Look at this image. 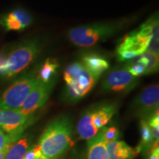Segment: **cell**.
Segmentation results:
<instances>
[{"mask_svg": "<svg viewBox=\"0 0 159 159\" xmlns=\"http://www.w3.org/2000/svg\"><path fill=\"white\" fill-rule=\"evenodd\" d=\"M159 25L158 13L152 16L139 29L126 35L116 48V58L125 61L149 51L158 55Z\"/></svg>", "mask_w": 159, "mask_h": 159, "instance_id": "6da1fadb", "label": "cell"}, {"mask_svg": "<svg viewBox=\"0 0 159 159\" xmlns=\"http://www.w3.org/2000/svg\"><path fill=\"white\" fill-rule=\"evenodd\" d=\"M74 144L70 120L67 116H60L45 129L38 145L46 158L56 159L70 150Z\"/></svg>", "mask_w": 159, "mask_h": 159, "instance_id": "7a4b0ae2", "label": "cell"}, {"mask_svg": "<svg viewBox=\"0 0 159 159\" xmlns=\"http://www.w3.org/2000/svg\"><path fill=\"white\" fill-rule=\"evenodd\" d=\"M63 79L66 83L64 97L71 102L78 101L89 94L97 81L79 62L71 63L66 68Z\"/></svg>", "mask_w": 159, "mask_h": 159, "instance_id": "3957f363", "label": "cell"}, {"mask_svg": "<svg viewBox=\"0 0 159 159\" xmlns=\"http://www.w3.org/2000/svg\"><path fill=\"white\" fill-rule=\"evenodd\" d=\"M120 27L116 24H91L71 29L69 32V38L75 45L89 47L116 34Z\"/></svg>", "mask_w": 159, "mask_h": 159, "instance_id": "277c9868", "label": "cell"}, {"mask_svg": "<svg viewBox=\"0 0 159 159\" xmlns=\"http://www.w3.org/2000/svg\"><path fill=\"white\" fill-rule=\"evenodd\" d=\"M37 82V75L34 72L20 77L0 96V109L19 110Z\"/></svg>", "mask_w": 159, "mask_h": 159, "instance_id": "5b68a950", "label": "cell"}, {"mask_svg": "<svg viewBox=\"0 0 159 159\" xmlns=\"http://www.w3.org/2000/svg\"><path fill=\"white\" fill-rule=\"evenodd\" d=\"M40 52L39 43L35 41H27L13 49L6 59V77L19 74L33 62Z\"/></svg>", "mask_w": 159, "mask_h": 159, "instance_id": "8992f818", "label": "cell"}, {"mask_svg": "<svg viewBox=\"0 0 159 159\" xmlns=\"http://www.w3.org/2000/svg\"><path fill=\"white\" fill-rule=\"evenodd\" d=\"M159 87L152 85L145 88L133 102V110L137 116L147 119L158 110Z\"/></svg>", "mask_w": 159, "mask_h": 159, "instance_id": "52a82bcc", "label": "cell"}, {"mask_svg": "<svg viewBox=\"0 0 159 159\" xmlns=\"http://www.w3.org/2000/svg\"><path fill=\"white\" fill-rule=\"evenodd\" d=\"M138 84L137 77L133 76L125 68L115 69L107 75L102 88L109 92L128 93Z\"/></svg>", "mask_w": 159, "mask_h": 159, "instance_id": "ba28073f", "label": "cell"}, {"mask_svg": "<svg viewBox=\"0 0 159 159\" xmlns=\"http://www.w3.org/2000/svg\"><path fill=\"white\" fill-rule=\"evenodd\" d=\"M55 82V80L46 83L38 80L34 89L25 99L21 108L17 111L26 116H30L33 113L45 104L50 95Z\"/></svg>", "mask_w": 159, "mask_h": 159, "instance_id": "9c48e42d", "label": "cell"}, {"mask_svg": "<svg viewBox=\"0 0 159 159\" xmlns=\"http://www.w3.org/2000/svg\"><path fill=\"white\" fill-rule=\"evenodd\" d=\"M30 122V116H26L19 111L0 109V128L15 140Z\"/></svg>", "mask_w": 159, "mask_h": 159, "instance_id": "30bf717a", "label": "cell"}, {"mask_svg": "<svg viewBox=\"0 0 159 159\" xmlns=\"http://www.w3.org/2000/svg\"><path fill=\"white\" fill-rule=\"evenodd\" d=\"M116 108L115 105L107 104L91 109L87 112L91 124L97 130H99L110 122L116 114Z\"/></svg>", "mask_w": 159, "mask_h": 159, "instance_id": "8fae6325", "label": "cell"}, {"mask_svg": "<svg viewBox=\"0 0 159 159\" xmlns=\"http://www.w3.org/2000/svg\"><path fill=\"white\" fill-rule=\"evenodd\" d=\"M31 22V16L21 9L14 10L2 20V25L7 30H21L28 27Z\"/></svg>", "mask_w": 159, "mask_h": 159, "instance_id": "7c38bea8", "label": "cell"}, {"mask_svg": "<svg viewBox=\"0 0 159 159\" xmlns=\"http://www.w3.org/2000/svg\"><path fill=\"white\" fill-rule=\"evenodd\" d=\"M81 63L97 80L109 68L108 61L102 55L95 53L83 56Z\"/></svg>", "mask_w": 159, "mask_h": 159, "instance_id": "4fadbf2b", "label": "cell"}, {"mask_svg": "<svg viewBox=\"0 0 159 159\" xmlns=\"http://www.w3.org/2000/svg\"><path fill=\"white\" fill-rule=\"evenodd\" d=\"M106 147L109 159H134L142 151L139 146L132 148L123 141L108 143Z\"/></svg>", "mask_w": 159, "mask_h": 159, "instance_id": "5bb4252c", "label": "cell"}, {"mask_svg": "<svg viewBox=\"0 0 159 159\" xmlns=\"http://www.w3.org/2000/svg\"><path fill=\"white\" fill-rule=\"evenodd\" d=\"M87 159H109L106 144L99 133L87 142Z\"/></svg>", "mask_w": 159, "mask_h": 159, "instance_id": "9a60e30c", "label": "cell"}, {"mask_svg": "<svg viewBox=\"0 0 159 159\" xmlns=\"http://www.w3.org/2000/svg\"><path fill=\"white\" fill-rule=\"evenodd\" d=\"M59 63L56 59L48 58L46 60L37 75L38 80L43 83H49L55 80V75Z\"/></svg>", "mask_w": 159, "mask_h": 159, "instance_id": "2e32d148", "label": "cell"}, {"mask_svg": "<svg viewBox=\"0 0 159 159\" xmlns=\"http://www.w3.org/2000/svg\"><path fill=\"white\" fill-rule=\"evenodd\" d=\"M135 59L145 69V75H150L158 70V55L149 51L135 57Z\"/></svg>", "mask_w": 159, "mask_h": 159, "instance_id": "e0dca14e", "label": "cell"}, {"mask_svg": "<svg viewBox=\"0 0 159 159\" xmlns=\"http://www.w3.org/2000/svg\"><path fill=\"white\" fill-rule=\"evenodd\" d=\"M77 131L81 139L89 140L98 134L99 130L93 126L89 118L88 112H85L77 123Z\"/></svg>", "mask_w": 159, "mask_h": 159, "instance_id": "ac0fdd59", "label": "cell"}, {"mask_svg": "<svg viewBox=\"0 0 159 159\" xmlns=\"http://www.w3.org/2000/svg\"><path fill=\"white\" fill-rule=\"evenodd\" d=\"M30 148L27 138L19 139L17 142H13L9 147L5 159H22Z\"/></svg>", "mask_w": 159, "mask_h": 159, "instance_id": "d6986e66", "label": "cell"}, {"mask_svg": "<svg viewBox=\"0 0 159 159\" xmlns=\"http://www.w3.org/2000/svg\"><path fill=\"white\" fill-rule=\"evenodd\" d=\"M140 133H141V142L139 147L141 150H150L152 148L154 144L153 137H152V130L149 126L146 119H142L140 122Z\"/></svg>", "mask_w": 159, "mask_h": 159, "instance_id": "ffe728a7", "label": "cell"}, {"mask_svg": "<svg viewBox=\"0 0 159 159\" xmlns=\"http://www.w3.org/2000/svg\"><path fill=\"white\" fill-rule=\"evenodd\" d=\"M98 133L105 144L117 141L120 136V132L115 126L104 127L99 130Z\"/></svg>", "mask_w": 159, "mask_h": 159, "instance_id": "44dd1931", "label": "cell"}, {"mask_svg": "<svg viewBox=\"0 0 159 159\" xmlns=\"http://www.w3.org/2000/svg\"><path fill=\"white\" fill-rule=\"evenodd\" d=\"M45 158L41 153L39 145H35L30 149H28L22 159H40Z\"/></svg>", "mask_w": 159, "mask_h": 159, "instance_id": "7402d4cb", "label": "cell"}, {"mask_svg": "<svg viewBox=\"0 0 159 159\" xmlns=\"http://www.w3.org/2000/svg\"><path fill=\"white\" fill-rule=\"evenodd\" d=\"M15 141L10 135L5 134V132L0 129V150L7 148Z\"/></svg>", "mask_w": 159, "mask_h": 159, "instance_id": "603a6c76", "label": "cell"}, {"mask_svg": "<svg viewBox=\"0 0 159 159\" xmlns=\"http://www.w3.org/2000/svg\"><path fill=\"white\" fill-rule=\"evenodd\" d=\"M148 159H159V148L158 141L155 142L152 148L150 149V154Z\"/></svg>", "mask_w": 159, "mask_h": 159, "instance_id": "cb8c5ba5", "label": "cell"}, {"mask_svg": "<svg viewBox=\"0 0 159 159\" xmlns=\"http://www.w3.org/2000/svg\"><path fill=\"white\" fill-rule=\"evenodd\" d=\"M6 74H7V69H6L5 57L0 55V75L6 77Z\"/></svg>", "mask_w": 159, "mask_h": 159, "instance_id": "d4e9b609", "label": "cell"}, {"mask_svg": "<svg viewBox=\"0 0 159 159\" xmlns=\"http://www.w3.org/2000/svg\"><path fill=\"white\" fill-rule=\"evenodd\" d=\"M10 146H11V145H10ZM9 147H7V148L5 149H3V150H0V159H5L6 153H7Z\"/></svg>", "mask_w": 159, "mask_h": 159, "instance_id": "484cf974", "label": "cell"}, {"mask_svg": "<svg viewBox=\"0 0 159 159\" xmlns=\"http://www.w3.org/2000/svg\"><path fill=\"white\" fill-rule=\"evenodd\" d=\"M40 159H47L46 158H40Z\"/></svg>", "mask_w": 159, "mask_h": 159, "instance_id": "4316f807", "label": "cell"}]
</instances>
